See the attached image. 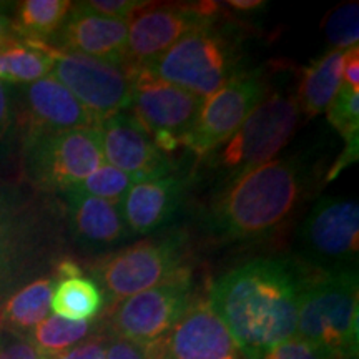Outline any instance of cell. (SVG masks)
<instances>
[{"label":"cell","instance_id":"obj_17","mask_svg":"<svg viewBox=\"0 0 359 359\" xmlns=\"http://www.w3.org/2000/svg\"><path fill=\"white\" fill-rule=\"evenodd\" d=\"M58 32V43L62 45L58 48L60 52L80 53L128 69L127 20L98 15L79 2L72 6Z\"/></svg>","mask_w":359,"mask_h":359},{"label":"cell","instance_id":"obj_18","mask_svg":"<svg viewBox=\"0 0 359 359\" xmlns=\"http://www.w3.org/2000/svg\"><path fill=\"white\" fill-rule=\"evenodd\" d=\"M182 195V180L172 173L133 183L118 203L128 233L147 235L167 224L177 212Z\"/></svg>","mask_w":359,"mask_h":359},{"label":"cell","instance_id":"obj_34","mask_svg":"<svg viewBox=\"0 0 359 359\" xmlns=\"http://www.w3.org/2000/svg\"><path fill=\"white\" fill-rule=\"evenodd\" d=\"M359 154V133H354L351 137L344 138V148L343 154H339L338 160L334 161V165L331 167L330 173L326 175V182H333L339 173H343L344 168H348L349 165H353L358 160Z\"/></svg>","mask_w":359,"mask_h":359},{"label":"cell","instance_id":"obj_37","mask_svg":"<svg viewBox=\"0 0 359 359\" xmlns=\"http://www.w3.org/2000/svg\"><path fill=\"white\" fill-rule=\"evenodd\" d=\"M13 27H12V22L7 19L4 13H0V48L6 47L7 43H11L13 37Z\"/></svg>","mask_w":359,"mask_h":359},{"label":"cell","instance_id":"obj_15","mask_svg":"<svg viewBox=\"0 0 359 359\" xmlns=\"http://www.w3.org/2000/svg\"><path fill=\"white\" fill-rule=\"evenodd\" d=\"M105 163L127 173L135 183L172 173V161L160 151L147 130L130 111H122L100 123Z\"/></svg>","mask_w":359,"mask_h":359},{"label":"cell","instance_id":"obj_27","mask_svg":"<svg viewBox=\"0 0 359 359\" xmlns=\"http://www.w3.org/2000/svg\"><path fill=\"white\" fill-rule=\"evenodd\" d=\"M325 37L331 50H349L358 47L359 40V7L358 2H349L336 7L327 15Z\"/></svg>","mask_w":359,"mask_h":359},{"label":"cell","instance_id":"obj_9","mask_svg":"<svg viewBox=\"0 0 359 359\" xmlns=\"http://www.w3.org/2000/svg\"><path fill=\"white\" fill-rule=\"evenodd\" d=\"M266 95L268 87L262 72L236 74L213 95L205 98L198 120L182 145L205 158L240 128Z\"/></svg>","mask_w":359,"mask_h":359},{"label":"cell","instance_id":"obj_22","mask_svg":"<svg viewBox=\"0 0 359 359\" xmlns=\"http://www.w3.org/2000/svg\"><path fill=\"white\" fill-rule=\"evenodd\" d=\"M53 281L42 278L17 291L0 308V331L24 334L48 316Z\"/></svg>","mask_w":359,"mask_h":359},{"label":"cell","instance_id":"obj_19","mask_svg":"<svg viewBox=\"0 0 359 359\" xmlns=\"http://www.w3.org/2000/svg\"><path fill=\"white\" fill-rule=\"evenodd\" d=\"M65 195L69 200L72 226L75 235L85 243L109 246L120 243L130 235L118 205L75 190L65 191Z\"/></svg>","mask_w":359,"mask_h":359},{"label":"cell","instance_id":"obj_3","mask_svg":"<svg viewBox=\"0 0 359 359\" xmlns=\"http://www.w3.org/2000/svg\"><path fill=\"white\" fill-rule=\"evenodd\" d=\"M358 304L353 264L309 276L299 302L296 336L339 359H358Z\"/></svg>","mask_w":359,"mask_h":359},{"label":"cell","instance_id":"obj_31","mask_svg":"<svg viewBox=\"0 0 359 359\" xmlns=\"http://www.w3.org/2000/svg\"><path fill=\"white\" fill-rule=\"evenodd\" d=\"M0 359H55L40 351L29 334L0 333Z\"/></svg>","mask_w":359,"mask_h":359},{"label":"cell","instance_id":"obj_2","mask_svg":"<svg viewBox=\"0 0 359 359\" xmlns=\"http://www.w3.org/2000/svg\"><path fill=\"white\" fill-rule=\"evenodd\" d=\"M309 182L299 156L268 161L219 190L210 213L213 233L230 241L273 235L298 210Z\"/></svg>","mask_w":359,"mask_h":359},{"label":"cell","instance_id":"obj_29","mask_svg":"<svg viewBox=\"0 0 359 359\" xmlns=\"http://www.w3.org/2000/svg\"><path fill=\"white\" fill-rule=\"evenodd\" d=\"M262 359H339L333 353L326 351L316 344L308 343L298 336L283 341L271 348Z\"/></svg>","mask_w":359,"mask_h":359},{"label":"cell","instance_id":"obj_4","mask_svg":"<svg viewBox=\"0 0 359 359\" xmlns=\"http://www.w3.org/2000/svg\"><path fill=\"white\" fill-rule=\"evenodd\" d=\"M298 100L291 93L275 92L248 115L240 128L217 150L206 155V165L217 175L219 190L275 160L298 128Z\"/></svg>","mask_w":359,"mask_h":359},{"label":"cell","instance_id":"obj_28","mask_svg":"<svg viewBox=\"0 0 359 359\" xmlns=\"http://www.w3.org/2000/svg\"><path fill=\"white\" fill-rule=\"evenodd\" d=\"M326 114L327 122L343 135V138L359 133V90L341 85Z\"/></svg>","mask_w":359,"mask_h":359},{"label":"cell","instance_id":"obj_1","mask_svg":"<svg viewBox=\"0 0 359 359\" xmlns=\"http://www.w3.org/2000/svg\"><path fill=\"white\" fill-rule=\"evenodd\" d=\"M308 278L288 259L262 258L215 281L208 302L226 325L241 356L262 359L269 349L296 336Z\"/></svg>","mask_w":359,"mask_h":359},{"label":"cell","instance_id":"obj_24","mask_svg":"<svg viewBox=\"0 0 359 359\" xmlns=\"http://www.w3.org/2000/svg\"><path fill=\"white\" fill-rule=\"evenodd\" d=\"M74 4L69 0H25L17 7L13 32L27 37L25 40L42 42L64 25Z\"/></svg>","mask_w":359,"mask_h":359},{"label":"cell","instance_id":"obj_35","mask_svg":"<svg viewBox=\"0 0 359 359\" xmlns=\"http://www.w3.org/2000/svg\"><path fill=\"white\" fill-rule=\"evenodd\" d=\"M343 77L346 80L348 87L359 90V48L353 47L344 52Z\"/></svg>","mask_w":359,"mask_h":359},{"label":"cell","instance_id":"obj_12","mask_svg":"<svg viewBox=\"0 0 359 359\" xmlns=\"http://www.w3.org/2000/svg\"><path fill=\"white\" fill-rule=\"evenodd\" d=\"M205 98L156 79L145 69L135 70L130 114L150 137L167 133L183 143L198 120Z\"/></svg>","mask_w":359,"mask_h":359},{"label":"cell","instance_id":"obj_20","mask_svg":"<svg viewBox=\"0 0 359 359\" xmlns=\"http://www.w3.org/2000/svg\"><path fill=\"white\" fill-rule=\"evenodd\" d=\"M344 52L327 50L314 58L304 70L296 100L302 114H306L309 118L323 114L343 85Z\"/></svg>","mask_w":359,"mask_h":359},{"label":"cell","instance_id":"obj_10","mask_svg":"<svg viewBox=\"0 0 359 359\" xmlns=\"http://www.w3.org/2000/svg\"><path fill=\"white\" fill-rule=\"evenodd\" d=\"M177 238H161L120 250L102 263L95 276L116 303L187 271Z\"/></svg>","mask_w":359,"mask_h":359},{"label":"cell","instance_id":"obj_32","mask_svg":"<svg viewBox=\"0 0 359 359\" xmlns=\"http://www.w3.org/2000/svg\"><path fill=\"white\" fill-rule=\"evenodd\" d=\"M82 4L98 15L128 22L148 2H143V0H88Z\"/></svg>","mask_w":359,"mask_h":359},{"label":"cell","instance_id":"obj_23","mask_svg":"<svg viewBox=\"0 0 359 359\" xmlns=\"http://www.w3.org/2000/svg\"><path fill=\"white\" fill-rule=\"evenodd\" d=\"M103 306V293L92 280L64 278L53 286L50 308L57 316L72 321H90Z\"/></svg>","mask_w":359,"mask_h":359},{"label":"cell","instance_id":"obj_30","mask_svg":"<svg viewBox=\"0 0 359 359\" xmlns=\"http://www.w3.org/2000/svg\"><path fill=\"white\" fill-rule=\"evenodd\" d=\"M107 359H163L160 341L138 344L110 336L107 339Z\"/></svg>","mask_w":359,"mask_h":359},{"label":"cell","instance_id":"obj_36","mask_svg":"<svg viewBox=\"0 0 359 359\" xmlns=\"http://www.w3.org/2000/svg\"><path fill=\"white\" fill-rule=\"evenodd\" d=\"M12 100L7 85L0 82V140L7 137L8 130L12 127Z\"/></svg>","mask_w":359,"mask_h":359},{"label":"cell","instance_id":"obj_14","mask_svg":"<svg viewBox=\"0 0 359 359\" xmlns=\"http://www.w3.org/2000/svg\"><path fill=\"white\" fill-rule=\"evenodd\" d=\"M302 241L314 258L351 264L359 250V206L356 200L323 196L302 226Z\"/></svg>","mask_w":359,"mask_h":359},{"label":"cell","instance_id":"obj_8","mask_svg":"<svg viewBox=\"0 0 359 359\" xmlns=\"http://www.w3.org/2000/svg\"><path fill=\"white\" fill-rule=\"evenodd\" d=\"M191 302L190 269L154 288L130 296L110 311L111 336L138 344L163 338Z\"/></svg>","mask_w":359,"mask_h":359},{"label":"cell","instance_id":"obj_16","mask_svg":"<svg viewBox=\"0 0 359 359\" xmlns=\"http://www.w3.org/2000/svg\"><path fill=\"white\" fill-rule=\"evenodd\" d=\"M27 138L77 128H98L100 122L52 75L22 88Z\"/></svg>","mask_w":359,"mask_h":359},{"label":"cell","instance_id":"obj_6","mask_svg":"<svg viewBox=\"0 0 359 359\" xmlns=\"http://www.w3.org/2000/svg\"><path fill=\"white\" fill-rule=\"evenodd\" d=\"M103 163L98 128L65 130L25 140L27 175L43 190L69 191Z\"/></svg>","mask_w":359,"mask_h":359},{"label":"cell","instance_id":"obj_7","mask_svg":"<svg viewBox=\"0 0 359 359\" xmlns=\"http://www.w3.org/2000/svg\"><path fill=\"white\" fill-rule=\"evenodd\" d=\"M50 75L100 123L127 111L132 102L135 70L125 67L57 48Z\"/></svg>","mask_w":359,"mask_h":359},{"label":"cell","instance_id":"obj_38","mask_svg":"<svg viewBox=\"0 0 359 359\" xmlns=\"http://www.w3.org/2000/svg\"><path fill=\"white\" fill-rule=\"evenodd\" d=\"M228 6L236 8V11H253V8L263 7L264 2H258V0H230Z\"/></svg>","mask_w":359,"mask_h":359},{"label":"cell","instance_id":"obj_5","mask_svg":"<svg viewBox=\"0 0 359 359\" xmlns=\"http://www.w3.org/2000/svg\"><path fill=\"white\" fill-rule=\"evenodd\" d=\"M236 58L233 42L217 29L213 19L183 35L142 69L163 82L208 98L235 77Z\"/></svg>","mask_w":359,"mask_h":359},{"label":"cell","instance_id":"obj_25","mask_svg":"<svg viewBox=\"0 0 359 359\" xmlns=\"http://www.w3.org/2000/svg\"><path fill=\"white\" fill-rule=\"evenodd\" d=\"M92 321H72L65 318L47 316L30 331L29 338L40 351L57 358L74 346L82 343L92 333Z\"/></svg>","mask_w":359,"mask_h":359},{"label":"cell","instance_id":"obj_11","mask_svg":"<svg viewBox=\"0 0 359 359\" xmlns=\"http://www.w3.org/2000/svg\"><path fill=\"white\" fill-rule=\"evenodd\" d=\"M142 7L128 22L127 67L142 69L168 50L183 35L215 19V4H160Z\"/></svg>","mask_w":359,"mask_h":359},{"label":"cell","instance_id":"obj_26","mask_svg":"<svg viewBox=\"0 0 359 359\" xmlns=\"http://www.w3.org/2000/svg\"><path fill=\"white\" fill-rule=\"evenodd\" d=\"M133 183L135 182L127 173L120 172L118 168L111 167L109 163H103L100 168H97L88 178H85L79 187L72 188V190L118 205Z\"/></svg>","mask_w":359,"mask_h":359},{"label":"cell","instance_id":"obj_21","mask_svg":"<svg viewBox=\"0 0 359 359\" xmlns=\"http://www.w3.org/2000/svg\"><path fill=\"white\" fill-rule=\"evenodd\" d=\"M57 48L37 40H12L0 48V82L29 85L52 74Z\"/></svg>","mask_w":359,"mask_h":359},{"label":"cell","instance_id":"obj_13","mask_svg":"<svg viewBox=\"0 0 359 359\" xmlns=\"http://www.w3.org/2000/svg\"><path fill=\"white\" fill-rule=\"evenodd\" d=\"M158 341L163 359H243L208 299H191L175 326Z\"/></svg>","mask_w":359,"mask_h":359},{"label":"cell","instance_id":"obj_33","mask_svg":"<svg viewBox=\"0 0 359 359\" xmlns=\"http://www.w3.org/2000/svg\"><path fill=\"white\" fill-rule=\"evenodd\" d=\"M107 336L82 341V343L65 351L55 359H107Z\"/></svg>","mask_w":359,"mask_h":359}]
</instances>
